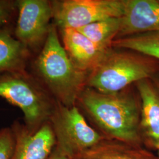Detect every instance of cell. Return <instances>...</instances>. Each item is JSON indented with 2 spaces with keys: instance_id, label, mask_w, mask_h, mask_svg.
Wrapping results in <instances>:
<instances>
[{
  "instance_id": "5",
  "label": "cell",
  "mask_w": 159,
  "mask_h": 159,
  "mask_svg": "<svg viewBox=\"0 0 159 159\" xmlns=\"http://www.w3.org/2000/svg\"><path fill=\"white\" fill-rule=\"evenodd\" d=\"M50 120L56 140L55 148L69 159H74L106 137L88 124L75 106L67 107L57 102Z\"/></svg>"
},
{
  "instance_id": "19",
  "label": "cell",
  "mask_w": 159,
  "mask_h": 159,
  "mask_svg": "<svg viewBox=\"0 0 159 159\" xmlns=\"http://www.w3.org/2000/svg\"><path fill=\"white\" fill-rule=\"evenodd\" d=\"M155 82H156V86H157V89L159 90V75L157 76H155Z\"/></svg>"
},
{
  "instance_id": "9",
  "label": "cell",
  "mask_w": 159,
  "mask_h": 159,
  "mask_svg": "<svg viewBox=\"0 0 159 159\" xmlns=\"http://www.w3.org/2000/svg\"><path fill=\"white\" fill-rule=\"evenodd\" d=\"M141 99L140 130L143 144L150 150H159V91L148 79L136 83Z\"/></svg>"
},
{
  "instance_id": "17",
  "label": "cell",
  "mask_w": 159,
  "mask_h": 159,
  "mask_svg": "<svg viewBox=\"0 0 159 159\" xmlns=\"http://www.w3.org/2000/svg\"><path fill=\"white\" fill-rule=\"evenodd\" d=\"M16 8V1L0 0V27L10 20Z\"/></svg>"
},
{
  "instance_id": "7",
  "label": "cell",
  "mask_w": 159,
  "mask_h": 159,
  "mask_svg": "<svg viewBox=\"0 0 159 159\" xmlns=\"http://www.w3.org/2000/svg\"><path fill=\"white\" fill-rule=\"evenodd\" d=\"M18 12L15 34L17 40L30 48L44 44L52 19L51 1H16Z\"/></svg>"
},
{
  "instance_id": "11",
  "label": "cell",
  "mask_w": 159,
  "mask_h": 159,
  "mask_svg": "<svg viewBox=\"0 0 159 159\" xmlns=\"http://www.w3.org/2000/svg\"><path fill=\"white\" fill-rule=\"evenodd\" d=\"M63 47L75 66L85 73L93 70L110 50H103L77 30H60Z\"/></svg>"
},
{
  "instance_id": "20",
  "label": "cell",
  "mask_w": 159,
  "mask_h": 159,
  "mask_svg": "<svg viewBox=\"0 0 159 159\" xmlns=\"http://www.w3.org/2000/svg\"><path fill=\"white\" fill-rule=\"evenodd\" d=\"M157 156H158V158H159V150L157 152Z\"/></svg>"
},
{
  "instance_id": "4",
  "label": "cell",
  "mask_w": 159,
  "mask_h": 159,
  "mask_svg": "<svg viewBox=\"0 0 159 159\" xmlns=\"http://www.w3.org/2000/svg\"><path fill=\"white\" fill-rule=\"evenodd\" d=\"M0 97L21 110L25 126L31 131L50 120L54 107L38 82L26 71L1 72Z\"/></svg>"
},
{
  "instance_id": "15",
  "label": "cell",
  "mask_w": 159,
  "mask_h": 159,
  "mask_svg": "<svg viewBox=\"0 0 159 159\" xmlns=\"http://www.w3.org/2000/svg\"><path fill=\"white\" fill-rule=\"evenodd\" d=\"M112 45L117 48L139 52L159 60V32L134 34L113 41Z\"/></svg>"
},
{
  "instance_id": "3",
  "label": "cell",
  "mask_w": 159,
  "mask_h": 159,
  "mask_svg": "<svg viewBox=\"0 0 159 159\" xmlns=\"http://www.w3.org/2000/svg\"><path fill=\"white\" fill-rule=\"evenodd\" d=\"M155 72L154 66L142 58L110 49L91 71L87 82L92 89L110 94L123 91L133 83L148 79Z\"/></svg>"
},
{
  "instance_id": "8",
  "label": "cell",
  "mask_w": 159,
  "mask_h": 159,
  "mask_svg": "<svg viewBox=\"0 0 159 159\" xmlns=\"http://www.w3.org/2000/svg\"><path fill=\"white\" fill-rule=\"evenodd\" d=\"M15 147L11 159H48L56 145L51 124L46 123L35 131L17 123L12 128Z\"/></svg>"
},
{
  "instance_id": "12",
  "label": "cell",
  "mask_w": 159,
  "mask_h": 159,
  "mask_svg": "<svg viewBox=\"0 0 159 159\" xmlns=\"http://www.w3.org/2000/svg\"><path fill=\"white\" fill-rule=\"evenodd\" d=\"M73 159H159L157 154L143 146L104 137Z\"/></svg>"
},
{
  "instance_id": "10",
  "label": "cell",
  "mask_w": 159,
  "mask_h": 159,
  "mask_svg": "<svg viewBox=\"0 0 159 159\" xmlns=\"http://www.w3.org/2000/svg\"><path fill=\"white\" fill-rule=\"evenodd\" d=\"M159 32V1L125 0V12L117 36Z\"/></svg>"
},
{
  "instance_id": "6",
  "label": "cell",
  "mask_w": 159,
  "mask_h": 159,
  "mask_svg": "<svg viewBox=\"0 0 159 159\" xmlns=\"http://www.w3.org/2000/svg\"><path fill=\"white\" fill-rule=\"evenodd\" d=\"M54 25L60 30L78 29L110 18L121 17L125 0L51 1Z\"/></svg>"
},
{
  "instance_id": "16",
  "label": "cell",
  "mask_w": 159,
  "mask_h": 159,
  "mask_svg": "<svg viewBox=\"0 0 159 159\" xmlns=\"http://www.w3.org/2000/svg\"><path fill=\"white\" fill-rule=\"evenodd\" d=\"M15 147V138L12 129L0 130V159H11Z\"/></svg>"
},
{
  "instance_id": "14",
  "label": "cell",
  "mask_w": 159,
  "mask_h": 159,
  "mask_svg": "<svg viewBox=\"0 0 159 159\" xmlns=\"http://www.w3.org/2000/svg\"><path fill=\"white\" fill-rule=\"evenodd\" d=\"M121 25V17L110 18L75 30L100 48L108 50L113 44L114 38L119 33Z\"/></svg>"
},
{
  "instance_id": "2",
  "label": "cell",
  "mask_w": 159,
  "mask_h": 159,
  "mask_svg": "<svg viewBox=\"0 0 159 159\" xmlns=\"http://www.w3.org/2000/svg\"><path fill=\"white\" fill-rule=\"evenodd\" d=\"M34 66L57 102L67 107L75 106L85 83V73L77 68L70 58L60 43L54 24L51 25Z\"/></svg>"
},
{
  "instance_id": "1",
  "label": "cell",
  "mask_w": 159,
  "mask_h": 159,
  "mask_svg": "<svg viewBox=\"0 0 159 159\" xmlns=\"http://www.w3.org/2000/svg\"><path fill=\"white\" fill-rule=\"evenodd\" d=\"M104 137L143 146L140 130V106L127 91L103 94L92 89L81 93L78 100Z\"/></svg>"
},
{
  "instance_id": "18",
  "label": "cell",
  "mask_w": 159,
  "mask_h": 159,
  "mask_svg": "<svg viewBox=\"0 0 159 159\" xmlns=\"http://www.w3.org/2000/svg\"><path fill=\"white\" fill-rule=\"evenodd\" d=\"M48 159H70L64 155L62 153H61L59 151H58L56 148H54V150L52 151L51 155L48 157Z\"/></svg>"
},
{
  "instance_id": "13",
  "label": "cell",
  "mask_w": 159,
  "mask_h": 159,
  "mask_svg": "<svg viewBox=\"0 0 159 159\" xmlns=\"http://www.w3.org/2000/svg\"><path fill=\"white\" fill-rule=\"evenodd\" d=\"M30 57L26 46L6 30H0V73L25 72Z\"/></svg>"
}]
</instances>
